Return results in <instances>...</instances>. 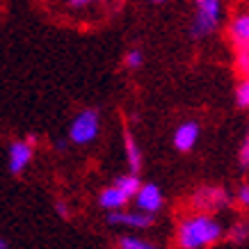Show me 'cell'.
<instances>
[{
    "mask_svg": "<svg viewBox=\"0 0 249 249\" xmlns=\"http://www.w3.org/2000/svg\"><path fill=\"white\" fill-rule=\"evenodd\" d=\"M224 229L217 219L208 215H192L183 219L178 227V247L181 249H206L208 245L217 242Z\"/></svg>",
    "mask_w": 249,
    "mask_h": 249,
    "instance_id": "cell-1",
    "label": "cell"
},
{
    "mask_svg": "<svg viewBox=\"0 0 249 249\" xmlns=\"http://www.w3.org/2000/svg\"><path fill=\"white\" fill-rule=\"evenodd\" d=\"M219 18H222V5L217 0H201L196 2V14L192 21V37L201 39L206 35L217 30Z\"/></svg>",
    "mask_w": 249,
    "mask_h": 249,
    "instance_id": "cell-2",
    "label": "cell"
},
{
    "mask_svg": "<svg viewBox=\"0 0 249 249\" xmlns=\"http://www.w3.org/2000/svg\"><path fill=\"white\" fill-rule=\"evenodd\" d=\"M98 135V114L94 110H83L76 119L71 121L69 137L73 144H89Z\"/></svg>",
    "mask_w": 249,
    "mask_h": 249,
    "instance_id": "cell-3",
    "label": "cell"
},
{
    "mask_svg": "<svg viewBox=\"0 0 249 249\" xmlns=\"http://www.w3.org/2000/svg\"><path fill=\"white\" fill-rule=\"evenodd\" d=\"M107 222L114 227H133V229H146L153 224V215L146 213H124V211H114L107 215Z\"/></svg>",
    "mask_w": 249,
    "mask_h": 249,
    "instance_id": "cell-4",
    "label": "cell"
},
{
    "mask_svg": "<svg viewBox=\"0 0 249 249\" xmlns=\"http://www.w3.org/2000/svg\"><path fill=\"white\" fill-rule=\"evenodd\" d=\"M229 204V195L227 190L222 188H204L199 190L195 196V206L196 208H204V211H217L219 206Z\"/></svg>",
    "mask_w": 249,
    "mask_h": 249,
    "instance_id": "cell-5",
    "label": "cell"
},
{
    "mask_svg": "<svg viewBox=\"0 0 249 249\" xmlns=\"http://www.w3.org/2000/svg\"><path fill=\"white\" fill-rule=\"evenodd\" d=\"M137 208L140 213H146V215H153L156 211H160V206H162V195H160L158 185H142L140 192H137Z\"/></svg>",
    "mask_w": 249,
    "mask_h": 249,
    "instance_id": "cell-6",
    "label": "cell"
},
{
    "mask_svg": "<svg viewBox=\"0 0 249 249\" xmlns=\"http://www.w3.org/2000/svg\"><path fill=\"white\" fill-rule=\"evenodd\" d=\"M229 35L231 41L235 44L238 51H249V12L238 14L229 25Z\"/></svg>",
    "mask_w": 249,
    "mask_h": 249,
    "instance_id": "cell-7",
    "label": "cell"
},
{
    "mask_svg": "<svg viewBox=\"0 0 249 249\" xmlns=\"http://www.w3.org/2000/svg\"><path fill=\"white\" fill-rule=\"evenodd\" d=\"M32 160V146L28 142H14L9 146V172H23Z\"/></svg>",
    "mask_w": 249,
    "mask_h": 249,
    "instance_id": "cell-8",
    "label": "cell"
},
{
    "mask_svg": "<svg viewBox=\"0 0 249 249\" xmlns=\"http://www.w3.org/2000/svg\"><path fill=\"white\" fill-rule=\"evenodd\" d=\"M196 140H199V126H196L195 121H185V124H181V126L176 128L174 144H176L178 151H190L196 144Z\"/></svg>",
    "mask_w": 249,
    "mask_h": 249,
    "instance_id": "cell-9",
    "label": "cell"
},
{
    "mask_svg": "<svg viewBox=\"0 0 249 249\" xmlns=\"http://www.w3.org/2000/svg\"><path fill=\"white\" fill-rule=\"evenodd\" d=\"M126 204H128V196L124 195L121 190H117L114 185L112 188H106L101 192V206H103V208H110V213L121 211Z\"/></svg>",
    "mask_w": 249,
    "mask_h": 249,
    "instance_id": "cell-10",
    "label": "cell"
},
{
    "mask_svg": "<svg viewBox=\"0 0 249 249\" xmlns=\"http://www.w3.org/2000/svg\"><path fill=\"white\" fill-rule=\"evenodd\" d=\"M126 160H128V167L133 176H137V172L142 169V151H140V146L135 144L133 135L126 133Z\"/></svg>",
    "mask_w": 249,
    "mask_h": 249,
    "instance_id": "cell-11",
    "label": "cell"
},
{
    "mask_svg": "<svg viewBox=\"0 0 249 249\" xmlns=\"http://www.w3.org/2000/svg\"><path fill=\"white\" fill-rule=\"evenodd\" d=\"M114 188L121 190V192L130 199V196H135L137 192H140V188H142V185H140V178H137V176L128 174V176H119V178L114 181Z\"/></svg>",
    "mask_w": 249,
    "mask_h": 249,
    "instance_id": "cell-12",
    "label": "cell"
},
{
    "mask_svg": "<svg viewBox=\"0 0 249 249\" xmlns=\"http://www.w3.org/2000/svg\"><path fill=\"white\" fill-rule=\"evenodd\" d=\"M121 249H158L156 245L146 240H140V238H121Z\"/></svg>",
    "mask_w": 249,
    "mask_h": 249,
    "instance_id": "cell-13",
    "label": "cell"
},
{
    "mask_svg": "<svg viewBox=\"0 0 249 249\" xmlns=\"http://www.w3.org/2000/svg\"><path fill=\"white\" fill-rule=\"evenodd\" d=\"M235 103H238V107H249V83L247 80L238 85V89H235Z\"/></svg>",
    "mask_w": 249,
    "mask_h": 249,
    "instance_id": "cell-14",
    "label": "cell"
},
{
    "mask_svg": "<svg viewBox=\"0 0 249 249\" xmlns=\"http://www.w3.org/2000/svg\"><path fill=\"white\" fill-rule=\"evenodd\" d=\"M140 64H142V51H137V48L128 51V53H126V67L137 69Z\"/></svg>",
    "mask_w": 249,
    "mask_h": 249,
    "instance_id": "cell-15",
    "label": "cell"
},
{
    "mask_svg": "<svg viewBox=\"0 0 249 249\" xmlns=\"http://www.w3.org/2000/svg\"><path fill=\"white\" fill-rule=\"evenodd\" d=\"M235 67L240 69L242 73H247L249 71V51H238V55H235Z\"/></svg>",
    "mask_w": 249,
    "mask_h": 249,
    "instance_id": "cell-16",
    "label": "cell"
},
{
    "mask_svg": "<svg viewBox=\"0 0 249 249\" xmlns=\"http://www.w3.org/2000/svg\"><path fill=\"white\" fill-rule=\"evenodd\" d=\"M249 235V224H235L233 229H231V238L233 240H245Z\"/></svg>",
    "mask_w": 249,
    "mask_h": 249,
    "instance_id": "cell-17",
    "label": "cell"
},
{
    "mask_svg": "<svg viewBox=\"0 0 249 249\" xmlns=\"http://www.w3.org/2000/svg\"><path fill=\"white\" fill-rule=\"evenodd\" d=\"M240 165L249 167V135L245 137V142L240 146Z\"/></svg>",
    "mask_w": 249,
    "mask_h": 249,
    "instance_id": "cell-18",
    "label": "cell"
},
{
    "mask_svg": "<svg viewBox=\"0 0 249 249\" xmlns=\"http://www.w3.org/2000/svg\"><path fill=\"white\" fill-rule=\"evenodd\" d=\"M238 199H240L245 206H249V185H242L240 192H238Z\"/></svg>",
    "mask_w": 249,
    "mask_h": 249,
    "instance_id": "cell-19",
    "label": "cell"
},
{
    "mask_svg": "<svg viewBox=\"0 0 249 249\" xmlns=\"http://www.w3.org/2000/svg\"><path fill=\"white\" fill-rule=\"evenodd\" d=\"M85 5H87L85 0H78V2H71V7H85Z\"/></svg>",
    "mask_w": 249,
    "mask_h": 249,
    "instance_id": "cell-20",
    "label": "cell"
},
{
    "mask_svg": "<svg viewBox=\"0 0 249 249\" xmlns=\"http://www.w3.org/2000/svg\"><path fill=\"white\" fill-rule=\"evenodd\" d=\"M0 249H7V245H5V240H0Z\"/></svg>",
    "mask_w": 249,
    "mask_h": 249,
    "instance_id": "cell-21",
    "label": "cell"
},
{
    "mask_svg": "<svg viewBox=\"0 0 249 249\" xmlns=\"http://www.w3.org/2000/svg\"><path fill=\"white\" fill-rule=\"evenodd\" d=\"M245 76H247V83H249V71H247V73H245Z\"/></svg>",
    "mask_w": 249,
    "mask_h": 249,
    "instance_id": "cell-22",
    "label": "cell"
}]
</instances>
